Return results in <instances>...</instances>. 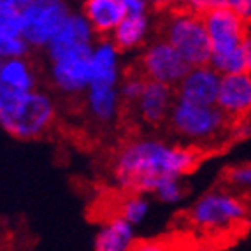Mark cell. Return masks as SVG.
I'll use <instances>...</instances> for the list:
<instances>
[{
	"instance_id": "1",
	"label": "cell",
	"mask_w": 251,
	"mask_h": 251,
	"mask_svg": "<svg viewBox=\"0 0 251 251\" xmlns=\"http://www.w3.org/2000/svg\"><path fill=\"white\" fill-rule=\"evenodd\" d=\"M199 150L155 135L128 139L111 158V179L123 195H153L160 184L197 167Z\"/></svg>"
},
{
	"instance_id": "2",
	"label": "cell",
	"mask_w": 251,
	"mask_h": 251,
	"mask_svg": "<svg viewBox=\"0 0 251 251\" xmlns=\"http://www.w3.org/2000/svg\"><path fill=\"white\" fill-rule=\"evenodd\" d=\"M58 105L48 90L9 92L0 95V128L18 141H39L56 125Z\"/></svg>"
},
{
	"instance_id": "3",
	"label": "cell",
	"mask_w": 251,
	"mask_h": 251,
	"mask_svg": "<svg viewBox=\"0 0 251 251\" xmlns=\"http://www.w3.org/2000/svg\"><path fill=\"white\" fill-rule=\"evenodd\" d=\"M202 20L211 44V67L222 75L246 72L243 56L246 21L228 9H209L202 14Z\"/></svg>"
},
{
	"instance_id": "4",
	"label": "cell",
	"mask_w": 251,
	"mask_h": 251,
	"mask_svg": "<svg viewBox=\"0 0 251 251\" xmlns=\"http://www.w3.org/2000/svg\"><path fill=\"white\" fill-rule=\"evenodd\" d=\"M230 120L214 105L193 104L176 99L169 114L167 126L172 134L186 146L195 150L209 148L220 143L226 132H230Z\"/></svg>"
},
{
	"instance_id": "5",
	"label": "cell",
	"mask_w": 251,
	"mask_h": 251,
	"mask_svg": "<svg viewBox=\"0 0 251 251\" xmlns=\"http://www.w3.org/2000/svg\"><path fill=\"white\" fill-rule=\"evenodd\" d=\"M248 202L226 186L205 192L193 202L188 211L190 225L209 235L235 232L248 222Z\"/></svg>"
},
{
	"instance_id": "6",
	"label": "cell",
	"mask_w": 251,
	"mask_h": 251,
	"mask_svg": "<svg viewBox=\"0 0 251 251\" xmlns=\"http://www.w3.org/2000/svg\"><path fill=\"white\" fill-rule=\"evenodd\" d=\"M160 37L171 44L186 60L190 67L207 65L211 60V44L202 14L186 7L167 11L160 23Z\"/></svg>"
},
{
	"instance_id": "7",
	"label": "cell",
	"mask_w": 251,
	"mask_h": 251,
	"mask_svg": "<svg viewBox=\"0 0 251 251\" xmlns=\"http://www.w3.org/2000/svg\"><path fill=\"white\" fill-rule=\"evenodd\" d=\"M92 48H77L46 54V77L50 86L63 99H83L92 81Z\"/></svg>"
},
{
	"instance_id": "8",
	"label": "cell",
	"mask_w": 251,
	"mask_h": 251,
	"mask_svg": "<svg viewBox=\"0 0 251 251\" xmlns=\"http://www.w3.org/2000/svg\"><path fill=\"white\" fill-rule=\"evenodd\" d=\"M72 11L69 0H28L20 18L30 50H46Z\"/></svg>"
},
{
	"instance_id": "9",
	"label": "cell",
	"mask_w": 251,
	"mask_h": 251,
	"mask_svg": "<svg viewBox=\"0 0 251 251\" xmlns=\"http://www.w3.org/2000/svg\"><path fill=\"white\" fill-rule=\"evenodd\" d=\"M188 69L190 65L186 63V60L165 39L156 37L151 39L141 50L135 71L144 79L176 88L184 74L188 72Z\"/></svg>"
},
{
	"instance_id": "10",
	"label": "cell",
	"mask_w": 251,
	"mask_h": 251,
	"mask_svg": "<svg viewBox=\"0 0 251 251\" xmlns=\"http://www.w3.org/2000/svg\"><path fill=\"white\" fill-rule=\"evenodd\" d=\"M122 81L92 79L83 95V109L88 120L97 126H109L122 116L123 100L120 95Z\"/></svg>"
},
{
	"instance_id": "11",
	"label": "cell",
	"mask_w": 251,
	"mask_h": 251,
	"mask_svg": "<svg viewBox=\"0 0 251 251\" xmlns=\"http://www.w3.org/2000/svg\"><path fill=\"white\" fill-rule=\"evenodd\" d=\"M174 102H176V90L172 86L146 79L143 93L130 107V111L134 113L135 120L141 125L156 128L167 123Z\"/></svg>"
},
{
	"instance_id": "12",
	"label": "cell",
	"mask_w": 251,
	"mask_h": 251,
	"mask_svg": "<svg viewBox=\"0 0 251 251\" xmlns=\"http://www.w3.org/2000/svg\"><path fill=\"white\" fill-rule=\"evenodd\" d=\"M222 84V74L214 71L209 63L190 67L176 88V99L193 104L214 105Z\"/></svg>"
},
{
	"instance_id": "13",
	"label": "cell",
	"mask_w": 251,
	"mask_h": 251,
	"mask_svg": "<svg viewBox=\"0 0 251 251\" xmlns=\"http://www.w3.org/2000/svg\"><path fill=\"white\" fill-rule=\"evenodd\" d=\"M216 105L228 120H246L251 116V72L222 75Z\"/></svg>"
},
{
	"instance_id": "14",
	"label": "cell",
	"mask_w": 251,
	"mask_h": 251,
	"mask_svg": "<svg viewBox=\"0 0 251 251\" xmlns=\"http://www.w3.org/2000/svg\"><path fill=\"white\" fill-rule=\"evenodd\" d=\"M97 34L86 21V18L79 11H72L62 28L56 32L53 41L44 50L46 54L60 53L67 50H77V48H92L97 42Z\"/></svg>"
},
{
	"instance_id": "15",
	"label": "cell",
	"mask_w": 251,
	"mask_h": 251,
	"mask_svg": "<svg viewBox=\"0 0 251 251\" xmlns=\"http://www.w3.org/2000/svg\"><path fill=\"white\" fill-rule=\"evenodd\" d=\"M153 26L150 14H126L109 39L123 54L135 53L151 41Z\"/></svg>"
},
{
	"instance_id": "16",
	"label": "cell",
	"mask_w": 251,
	"mask_h": 251,
	"mask_svg": "<svg viewBox=\"0 0 251 251\" xmlns=\"http://www.w3.org/2000/svg\"><path fill=\"white\" fill-rule=\"evenodd\" d=\"M135 226L120 214L105 218L93 235V251H132L137 243Z\"/></svg>"
},
{
	"instance_id": "17",
	"label": "cell",
	"mask_w": 251,
	"mask_h": 251,
	"mask_svg": "<svg viewBox=\"0 0 251 251\" xmlns=\"http://www.w3.org/2000/svg\"><path fill=\"white\" fill-rule=\"evenodd\" d=\"M79 13L86 18L99 39L109 37L126 16L122 0H83Z\"/></svg>"
},
{
	"instance_id": "18",
	"label": "cell",
	"mask_w": 251,
	"mask_h": 251,
	"mask_svg": "<svg viewBox=\"0 0 251 251\" xmlns=\"http://www.w3.org/2000/svg\"><path fill=\"white\" fill-rule=\"evenodd\" d=\"M0 84L9 92H32L39 88V69L30 56L0 60Z\"/></svg>"
},
{
	"instance_id": "19",
	"label": "cell",
	"mask_w": 251,
	"mask_h": 251,
	"mask_svg": "<svg viewBox=\"0 0 251 251\" xmlns=\"http://www.w3.org/2000/svg\"><path fill=\"white\" fill-rule=\"evenodd\" d=\"M30 46L23 39L20 13L0 11V60L28 56Z\"/></svg>"
},
{
	"instance_id": "20",
	"label": "cell",
	"mask_w": 251,
	"mask_h": 251,
	"mask_svg": "<svg viewBox=\"0 0 251 251\" xmlns=\"http://www.w3.org/2000/svg\"><path fill=\"white\" fill-rule=\"evenodd\" d=\"M151 213V202L148 195H137V193H128L118 204V213L120 216L128 222L132 226H141L148 220Z\"/></svg>"
},
{
	"instance_id": "21",
	"label": "cell",
	"mask_w": 251,
	"mask_h": 251,
	"mask_svg": "<svg viewBox=\"0 0 251 251\" xmlns=\"http://www.w3.org/2000/svg\"><path fill=\"white\" fill-rule=\"evenodd\" d=\"M225 186L244 201H251V163H239L225 171Z\"/></svg>"
},
{
	"instance_id": "22",
	"label": "cell",
	"mask_w": 251,
	"mask_h": 251,
	"mask_svg": "<svg viewBox=\"0 0 251 251\" xmlns=\"http://www.w3.org/2000/svg\"><path fill=\"white\" fill-rule=\"evenodd\" d=\"M144 86H146V79L135 69L134 71H126V74L122 79V84H120V95H122L123 105H126L128 109L132 107L141 97Z\"/></svg>"
},
{
	"instance_id": "23",
	"label": "cell",
	"mask_w": 251,
	"mask_h": 251,
	"mask_svg": "<svg viewBox=\"0 0 251 251\" xmlns=\"http://www.w3.org/2000/svg\"><path fill=\"white\" fill-rule=\"evenodd\" d=\"M153 197L162 204H177L184 199V184L183 179H171L165 181L155 190Z\"/></svg>"
},
{
	"instance_id": "24",
	"label": "cell",
	"mask_w": 251,
	"mask_h": 251,
	"mask_svg": "<svg viewBox=\"0 0 251 251\" xmlns=\"http://www.w3.org/2000/svg\"><path fill=\"white\" fill-rule=\"evenodd\" d=\"M132 251H172L165 241L162 239H139Z\"/></svg>"
},
{
	"instance_id": "25",
	"label": "cell",
	"mask_w": 251,
	"mask_h": 251,
	"mask_svg": "<svg viewBox=\"0 0 251 251\" xmlns=\"http://www.w3.org/2000/svg\"><path fill=\"white\" fill-rule=\"evenodd\" d=\"M126 14H150V4L148 0H122Z\"/></svg>"
},
{
	"instance_id": "26",
	"label": "cell",
	"mask_w": 251,
	"mask_h": 251,
	"mask_svg": "<svg viewBox=\"0 0 251 251\" xmlns=\"http://www.w3.org/2000/svg\"><path fill=\"white\" fill-rule=\"evenodd\" d=\"M151 9H156V11H174V9H179L184 5V0H148Z\"/></svg>"
},
{
	"instance_id": "27",
	"label": "cell",
	"mask_w": 251,
	"mask_h": 251,
	"mask_svg": "<svg viewBox=\"0 0 251 251\" xmlns=\"http://www.w3.org/2000/svg\"><path fill=\"white\" fill-rule=\"evenodd\" d=\"M230 132L234 134L235 139H246L251 135V123L246 120H237L234 126H230Z\"/></svg>"
},
{
	"instance_id": "28",
	"label": "cell",
	"mask_w": 251,
	"mask_h": 251,
	"mask_svg": "<svg viewBox=\"0 0 251 251\" xmlns=\"http://www.w3.org/2000/svg\"><path fill=\"white\" fill-rule=\"evenodd\" d=\"M28 0H0L2 13H21Z\"/></svg>"
},
{
	"instance_id": "29",
	"label": "cell",
	"mask_w": 251,
	"mask_h": 251,
	"mask_svg": "<svg viewBox=\"0 0 251 251\" xmlns=\"http://www.w3.org/2000/svg\"><path fill=\"white\" fill-rule=\"evenodd\" d=\"M207 4V11L209 9H228V11H235L239 0H205Z\"/></svg>"
},
{
	"instance_id": "30",
	"label": "cell",
	"mask_w": 251,
	"mask_h": 251,
	"mask_svg": "<svg viewBox=\"0 0 251 251\" xmlns=\"http://www.w3.org/2000/svg\"><path fill=\"white\" fill-rule=\"evenodd\" d=\"M234 13L237 14L241 20L246 21V23L251 21V0H239V4Z\"/></svg>"
},
{
	"instance_id": "31",
	"label": "cell",
	"mask_w": 251,
	"mask_h": 251,
	"mask_svg": "<svg viewBox=\"0 0 251 251\" xmlns=\"http://www.w3.org/2000/svg\"><path fill=\"white\" fill-rule=\"evenodd\" d=\"M243 56L246 63V72H251V34H248L243 42Z\"/></svg>"
},
{
	"instance_id": "32",
	"label": "cell",
	"mask_w": 251,
	"mask_h": 251,
	"mask_svg": "<svg viewBox=\"0 0 251 251\" xmlns=\"http://www.w3.org/2000/svg\"><path fill=\"white\" fill-rule=\"evenodd\" d=\"M2 92H4V88H2V84H0V95H2Z\"/></svg>"
},
{
	"instance_id": "33",
	"label": "cell",
	"mask_w": 251,
	"mask_h": 251,
	"mask_svg": "<svg viewBox=\"0 0 251 251\" xmlns=\"http://www.w3.org/2000/svg\"><path fill=\"white\" fill-rule=\"evenodd\" d=\"M195 251H204V250H195Z\"/></svg>"
}]
</instances>
